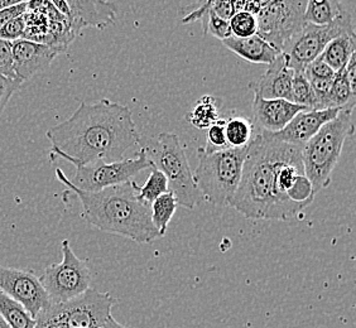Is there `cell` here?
I'll return each instance as SVG.
<instances>
[{
    "label": "cell",
    "mask_w": 356,
    "mask_h": 328,
    "mask_svg": "<svg viewBox=\"0 0 356 328\" xmlns=\"http://www.w3.org/2000/svg\"><path fill=\"white\" fill-rule=\"evenodd\" d=\"M187 119L196 129H209L220 119L218 99L211 95L202 96L192 108Z\"/></svg>",
    "instance_id": "cell-23"
},
{
    "label": "cell",
    "mask_w": 356,
    "mask_h": 328,
    "mask_svg": "<svg viewBox=\"0 0 356 328\" xmlns=\"http://www.w3.org/2000/svg\"><path fill=\"white\" fill-rule=\"evenodd\" d=\"M0 75L18 80L14 75L12 42L0 40Z\"/></svg>",
    "instance_id": "cell-32"
},
{
    "label": "cell",
    "mask_w": 356,
    "mask_h": 328,
    "mask_svg": "<svg viewBox=\"0 0 356 328\" xmlns=\"http://www.w3.org/2000/svg\"><path fill=\"white\" fill-rule=\"evenodd\" d=\"M62 261L48 265L40 277L52 304L71 301L90 289L91 273L88 264L76 256L69 240L61 244Z\"/></svg>",
    "instance_id": "cell-9"
},
{
    "label": "cell",
    "mask_w": 356,
    "mask_h": 328,
    "mask_svg": "<svg viewBox=\"0 0 356 328\" xmlns=\"http://www.w3.org/2000/svg\"><path fill=\"white\" fill-rule=\"evenodd\" d=\"M229 148L225 138V119H219L207 129V143L204 149L207 151H220Z\"/></svg>",
    "instance_id": "cell-30"
},
{
    "label": "cell",
    "mask_w": 356,
    "mask_h": 328,
    "mask_svg": "<svg viewBox=\"0 0 356 328\" xmlns=\"http://www.w3.org/2000/svg\"><path fill=\"white\" fill-rule=\"evenodd\" d=\"M24 31H26V21H24V17L21 15L18 18H14L12 21L8 22L7 24L0 29V40L13 43L23 38Z\"/></svg>",
    "instance_id": "cell-31"
},
{
    "label": "cell",
    "mask_w": 356,
    "mask_h": 328,
    "mask_svg": "<svg viewBox=\"0 0 356 328\" xmlns=\"http://www.w3.org/2000/svg\"><path fill=\"white\" fill-rule=\"evenodd\" d=\"M303 110L307 109L288 100H267L261 99V96L254 95V125L257 124L261 131L278 133L284 129L286 125Z\"/></svg>",
    "instance_id": "cell-17"
},
{
    "label": "cell",
    "mask_w": 356,
    "mask_h": 328,
    "mask_svg": "<svg viewBox=\"0 0 356 328\" xmlns=\"http://www.w3.org/2000/svg\"><path fill=\"white\" fill-rule=\"evenodd\" d=\"M3 110H4V109H3V108H0V115H1V113H3Z\"/></svg>",
    "instance_id": "cell-40"
},
{
    "label": "cell",
    "mask_w": 356,
    "mask_h": 328,
    "mask_svg": "<svg viewBox=\"0 0 356 328\" xmlns=\"http://www.w3.org/2000/svg\"><path fill=\"white\" fill-rule=\"evenodd\" d=\"M247 154L248 147L213 151L199 148V164L193 172V179L200 195L213 205H230L239 187Z\"/></svg>",
    "instance_id": "cell-5"
},
{
    "label": "cell",
    "mask_w": 356,
    "mask_h": 328,
    "mask_svg": "<svg viewBox=\"0 0 356 328\" xmlns=\"http://www.w3.org/2000/svg\"><path fill=\"white\" fill-rule=\"evenodd\" d=\"M56 9L66 18L74 35L83 28L108 27L115 22V6L108 1H52Z\"/></svg>",
    "instance_id": "cell-13"
},
{
    "label": "cell",
    "mask_w": 356,
    "mask_h": 328,
    "mask_svg": "<svg viewBox=\"0 0 356 328\" xmlns=\"http://www.w3.org/2000/svg\"><path fill=\"white\" fill-rule=\"evenodd\" d=\"M201 22H202L204 33H210L221 42L225 41L229 37L233 35L229 22L221 19L216 14L213 13V9H211V1H210L207 12L201 18Z\"/></svg>",
    "instance_id": "cell-29"
},
{
    "label": "cell",
    "mask_w": 356,
    "mask_h": 328,
    "mask_svg": "<svg viewBox=\"0 0 356 328\" xmlns=\"http://www.w3.org/2000/svg\"><path fill=\"white\" fill-rule=\"evenodd\" d=\"M12 48L14 75L21 82L27 81L47 69L56 57L60 55L55 48L27 40L13 42Z\"/></svg>",
    "instance_id": "cell-15"
},
{
    "label": "cell",
    "mask_w": 356,
    "mask_h": 328,
    "mask_svg": "<svg viewBox=\"0 0 356 328\" xmlns=\"http://www.w3.org/2000/svg\"><path fill=\"white\" fill-rule=\"evenodd\" d=\"M211 9H213V13L216 14L219 18L227 22L232 19L234 14L236 13L234 1L215 0V1H211Z\"/></svg>",
    "instance_id": "cell-36"
},
{
    "label": "cell",
    "mask_w": 356,
    "mask_h": 328,
    "mask_svg": "<svg viewBox=\"0 0 356 328\" xmlns=\"http://www.w3.org/2000/svg\"><path fill=\"white\" fill-rule=\"evenodd\" d=\"M355 35H340L330 42L320 55V58L329 66L330 69L337 72L348 65V62L351 58V56L355 54Z\"/></svg>",
    "instance_id": "cell-19"
},
{
    "label": "cell",
    "mask_w": 356,
    "mask_h": 328,
    "mask_svg": "<svg viewBox=\"0 0 356 328\" xmlns=\"http://www.w3.org/2000/svg\"><path fill=\"white\" fill-rule=\"evenodd\" d=\"M287 143L274 139L268 131L255 134L248 154L239 187L230 205L249 220L287 221L302 211L298 206L282 201L275 191V168Z\"/></svg>",
    "instance_id": "cell-2"
},
{
    "label": "cell",
    "mask_w": 356,
    "mask_h": 328,
    "mask_svg": "<svg viewBox=\"0 0 356 328\" xmlns=\"http://www.w3.org/2000/svg\"><path fill=\"white\" fill-rule=\"evenodd\" d=\"M153 167L162 172L168 182V192L175 195L177 205L193 210L199 204L200 195L193 179L185 149L176 134L163 131L158 134L154 148H144Z\"/></svg>",
    "instance_id": "cell-6"
},
{
    "label": "cell",
    "mask_w": 356,
    "mask_h": 328,
    "mask_svg": "<svg viewBox=\"0 0 356 328\" xmlns=\"http://www.w3.org/2000/svg\"><path fill=\"white\" fill-rule=\"evenodd\" d=\"M56 177L80 199L83 218L90 225L139 244H149L162 238L152 224L151 206L138 199L134 181L103 191L85 192L76 188L60 168L56 170Z\"/></svg>",
    "instance_id": "cell-3"
},
{
    "label": "cell",
    "mask_w": 356,
    "mask_h": 328,
    "mask_svg": "<svg viewBox=\"0 0 356 328\" xmlns=\"http://www.w3.org/2000/svg\"><path fill=\"white\" fill-rule=\"evenodd\" d=\"M355 35L353 17L348 9L327 26L306 23L282 49L288 67L295 72H305L311 62L320 57L330 42L340 35Z\"/></svg>",
    "instance_id": "cell-8"
},
{
    "label": "cell",
    "mask_w": 356,
    "mask_h": 328,
    "mask_svg": "<svg viewBox=\"0 0 356 328\" xmlns=\"http://www.w3.org/2000/svg\"><path fill=\"white\" fill-rule=\"evenodd\" d=\"M293 75L295 71L288 67L287 62L281 54L257 81L249 83V89L253 91L254 95L261 96V99H282L291 101Z\"/></svg>",
    "instance_id": "cell-16"
},
{
    "label": "cell",
    "mask_w": 356,
    "mask_h": 328,
    "mask_svg": "<svg viewBox=\"0 0 356 328\" xmlns=\"http://www.w3.org/2000/svg\"><path fill=\"white\" fill-rule=\"evenodd\" d=\"M115 300L88 289L71 301L51 304L35 317V328H100L111 317Z\"/></svg>",
    "instance_id": "cell-7"
},
{
    "label": "cell",
    "mask_w": 356,
    "mask_h": 328,
    "mask_svg": "<svg viewBox=\"0 0 356 328\" xmlns=\"http://www.w3.org/2000/svg\"><path fill=\"white\" fill-rule=\"evenodd\" d=\"M306 0L263 1L259 13L255 15L258 22L257 35L275 51L282 52L287 42L306 24Z\"/></svg>",
    "instance_id": "cell-10"
},
{
    "label": "cell",
    "mask_w": 356,
    "mask_h": 328,
    "mask_svg": "<svg viewBox=\"0 0 356 328\" xmlns=\"http://www.w3.org/2000/svg\"><path fill=\"white\" fill-rule=\"evenodd\" d=\"M222 44L235 55L252 63H261L269 66L278 56L281 55V52L275 51L269 43L257 35L249 38H236L232 35L225 41H222Z\"/></svg>",
    "instance_id": "cell-18"
},
{
    "label": "cell",
    "mask_w": 356,
    "mask_h": 328,
    "mask_svg": "<svg viewBox=\"0 0 356 328\" xmlns=\"http://www.w3.org/2000/svg\"><path fill=\"white\" fill-rule=\"evenodd\" d=\"M346 8L337 0H309L305 22L314 26H327L343 13Z\"/></svg>",
    "instance_id": "cell-21"
},
{
    "label": "cell",
    "mask_w": 356,
    "mask_h": 328,
    "mask_svg": "<svg viewBox=\"0 0 356 328\" xmlns=\"http://www.w3.org/2000/svg\"><path fill=\"white\" fill-rule=\"evenodd\" d=\"M28 1H21L13 7L7 8L0 12V29L7 24L8 22L12 21L14 18H18L27 12Z\"/></svg>",
    "instance_id": "cell-35"
},
{
    "label": "cell",
    "mask_w": 356,
    "mask_h": 328,
    "mask_svg": "<svg viewBox=\"0 0 356 328\" xmlns=\"http://www.w3.org/2000/svg\"><path fill=\"white\" fill-rule=\"evenodd\" d=\"M353 110H341L325 124L302 148V164L314 193L329 187L331 176L343 153V144L354 134Z\"/></svg>",
    "instance_id": "cell-4"
},
{
    "label": "cell",
    "mask_w": 356,
    "mask_h": 328,
    "mask_svg": "<svg viewBox=\"0 0 356 328\" xmlns=\"http://www.w3.org/2000/svg\"><path fill=\"white\" fill-rule=\"evenodd\" d=\"M100 328H127L125 327V326H123V325H122V323H119V322L117 321V320H115V318H114V317H113V315H111V317H110L109 320H108V321L105 322V323H104L103 326H102V327Z\"/></svg>",
    "instance_id": "cell-37"
},
{
    "label": "cell",
    "mask_w": 356,
    "mask_h": 328,
    "mask_svg": "<svg viewBox=\"0 0 356 328\" xmlns=\"http://www.w3.org/2000/svg\"><path fill=\"white\" fill-rule=\"evenodd\" d=\"M232 29V35L236 38H249L257 35L258 32V22L253 14L248 13L245 10L236 12L229 21Z\"/></svg>",
    "instance_id": "cell-28"
},
{
    "label": "cell",
    "mask_w": 356,
    "mask_h": 328,
    "mask_svg": "<svg viewBox=\"0 0 356 328\" xmlns=\"http://www.w3.org/2000/svg\"><path fill=\"white\" fill-rule=\"evenodd\" d=\"M18 3H21V1L19 0H0V12L7 9V8L13 7Z\"/></svg>",
    "instance_id": "cell-38"
},
{
    "label": "cell",
    "mask_w": 356,
    "mask_h": 328,
    "mask_svg": "<svg viewBox=\"0 0 356 328\" xmlns=\"http://www.w3.org/2000/svg\"><path fill=\"white\" fill-rule=\"evenodd\" d=\"M306 77H316V79H323V80H334L335 71L330 69L329 66L322 61L320 57H317L315 61L311 62L309 66L305 69Z\"/></svg>",
    "instance_id": "cell-33"
},
{
    "label": "cell",
    "mask_w": 356,
    "mask_h": 328,
    "mask_svg": "<svg viewBox=\"0 0 356 328\" xmlns=\"http://www.w3.org/2000/svg\"><path fill=\"white\" fill-rule=\"evenodd\" d=\"M51 157L62 158L75 167L95 162H117L140 144L131 110L103 99L83 101L71 117L48 130Z\"/></svg>",
    "instance_id": "cell-1"
},
{
    "label": "cell",
    "mask_w": 356,
    "mask_h": 328,
    "mask_svg": "<svg viewBox=\"0 0 356 328\" xmlns=\"http://www.w3.org/2000/svg\"><path fill=\"white\" fill-rule=\"evenodd\" d=\"M343 69L336 72L331 83L329 109L354 110L355 108V92L350 88L349 82L343 75Z\"/></svg>",
    "instance_id": "cell-25"
},
{
    "label": "cell",
    "mask_w": 356,
    "mask_h": 328,
    "mask_svg": "<svg viewBox=\"0 0 356 328\" xmlns=\"http://www.w3.org/2000/svg\"><path fill=\"white\" fill-rule=\"evenodd\" d=\"M0 290L26 308L35 320L40 312L52 304L33 270L0 265Z\"/></svg>",
    "instance_id": "cell-12"
},
{
    "label": "cell",
    "mask_w": 356,
    "mask_h": 328,
    "mask_svg": "<svg viewBox=\"0 0 356 328\" xmlns=\"http://www.w3.org/2000/svg\"><path fill=\"white\" fill-rule=\"evenodd\" d=\"M0 328H9L6 321L1 318V315H0Z\"/></svg>",
    "instance_id": "cell-39"
},
{
    "label": "cell",
    "mask_w": 356,
    "mask_h": 328,
    "mask_svg": "<svg viewBox=\"0 0 356 328\" xmlns=\"http://www.w3.org/2000/svg\"><path fill=\"white\" fill-rule=\"evenodd\" d=\"M291 103L303 106L306 109L316 110L315 94L303 72H295L293 75Z\"/></svg>",
    "instance_id": "cell-27"
},
{
    "label": "cell",
    "mask_w": 356,
    "mask_h": 328,
    "mask_svg": "<svg viewBox=\"0 0 356 328\" xmlns=\"http://www.w3.org/2000/svg\"><path fill=\"white\" fill-rule=\"evenodd\" d=\"M255 125L252 119L243 115H232L225 119V138L229 148L241 149L253 140Z\"/></svg>",
    "instance_id": "cell-20"
},
{
    "label": "cell",
    "mask_w": 356,
    "mask_h": 328,
    "mask_svg": "<svg viewBox=\"0 0 356 328\" xmlns=\"http://www.w3.org/2000/svg\"><path fill=\"white\" fill-rule=\"evenodd\" d=\"M177 199L171 192L159 196L151 205L152 224L163 238L175 212L177 210Z\"/></svg>",
    "instance_id": "cell-24"
},
{
    "label": "cell",
    "mask_w": 356,
    "mask_h": 328,
    "mask_svg": "<svg viewBox=\"0 0 356 328\" xmlns=\"http://www.w3.org/2000/svg\"><path fill=\"white\" fill-rule=\"evenodd\" d=\"M21 85L22 82L19 80L0 75V108L4 109L7 106L14 92L21 88Z\"/></svg>",
    "instance_id": "cell-34"
},
{
    "label": "cell",
    "mask_w": 356,
    "mask_h": 328,
    "mask_svg": "<svg viewBox=\"0 0 356 328\" xmlns=\"http://www.w3.org/2000/svg\"><path fill=\"white\" fill-rule=\"evenodd\" d=\"M0 315L9 328H35V320L27 309L0 290Z\"/></svg>",
    "instance_id": "cell-22"
},
{
    "label": "cell",
    "mask_w": 356,
    "mask_h": 328,
    "mask_svg": "<svg viewBox=\"0 0 356 328\" xmlns=\"http://www.w3.org/2000/svg\"><path fill=\"white\" fill-rule=\"evenodd\" d=\"M76 173L70 182L85 192L103 191L105 188L123 185L144 170H152L153 163L147 157L144 148L136 158L117 162H95L75 167Z\"/></svg>",
    "instance_id": "cell-11"
},
{
    "label": "cell",
    "mask_w": 356,
    "mask_h": 328,
    "mask_svg": "<svg viewBox=\"0 0 356 328\" xmlns=\"http://www.w3.org/2000/svg\"><path fill=\"white\" fill-rule=\"evenodd\" d=\"M168 192V182L165 174L153 167L151 174L143 186L137 185V197L139 201L151 206L156 199Z\"/></svg>",
    "instance_id": "cell-26"
},
{
    "label": "cell",
    "mask_w": 356,
    "mask_h": 328,
    "mask_svg": "<svg viewBox=\"0 0 356 328\" xmlns=\"http://www.w3.org/2000/svg\"><path fill=\"white\" fill-rule=\"evenodd\" d=\"M340 111L341 110L339 109L303 110L286 125L284 129L269 134L283 143L303 148V145L315 137L325 124L335 119Z\"/></svg>",
    "instance_id": "cell-14"
}]
</instances>
